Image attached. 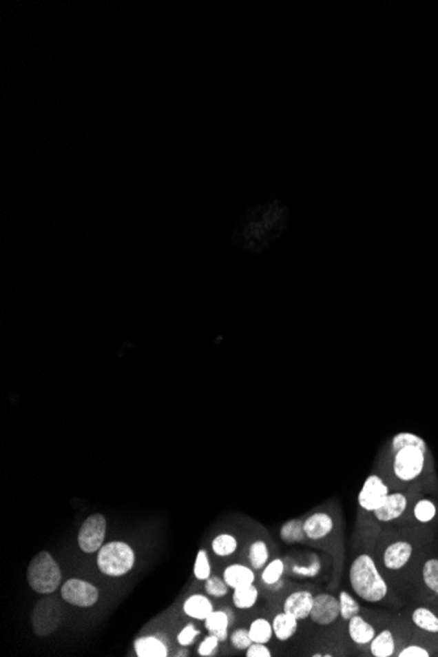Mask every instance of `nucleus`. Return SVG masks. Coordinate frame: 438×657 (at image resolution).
Instances as JSON below:
<instances>
[{
  "label": "nucleus",
  "mask_w": 438,
  "mask_h": 657,
  "mask_svg": "<svg viewBox=\"0 0 438 657\" xmlns=\"http://www.w3.org/2000/svg\"><path fill=\"white\" fill-rule=\"evenodd\" d=\"M349 583L357 596L370 604L382 601L388 592L384 577L368 554H362L353 560L349 569Z\"/></svg>",
  "instance_id": "1"
},
{
  "label": "nucleus",
  "mask_w": 438,
  "mask_h": 657,
  "mask_svg": "<svg viewBox=\"0 0 438 657\" xmlns=\"http://www.w3.org/2000/svg\"><path fill=\"white\" fill-rule=\"evenodd\" d=\"M27 578L34 592L50 594L59 588L62 572L53 555L48 551H41L28 565Z\"/></svg>",
  "instance_id": "2"
},
{
  "label": "nucleus",
  "mask_w": 438,
  "mask_h": 657,
  "mask_svg": "<svg viewBox=\"0 0 438 657\" xmlns=\"http://www.w3.org/2000/svg\"><path fill=\"white\" fill-rule=\"evenodd\" d=\"M136 564V552L125 542H110L97 554V567L101 574L120 577L129 574Z\"/></svg>",
  "instance_id": "3"
},
{
  "label": "nucleus",
  "mask_w": 438,
  "mask_h": 657,
  "mask_svg": "<svg viewBox=\"0 0 438 657\" xmlns=\"http://www.w3.org/2000/svg\"><path fill=\"white\" fill-rule=\"evenodd\" d=\"M62 620V606L53 593L46 594L33 609L32 625L37 636L53 634Z\"/></svg>",
  "instance_id": "4"
},
{
  "label": "nucleus",
  "mask_w": 438,
  "mask_h": 657,
  "mask_svg": "<svg viewBox=\"0 0 438 657\" xmlns=\"http://www.w3.org/2000/svg\"><path fill=\"white\" fill-rule=\"evenodd\" d=\"M425 452L416 446H406L399 449L394 458V472L397 479L411 482L424 469Z\"/></svg>",
  "instance_id": "5"
},
{
  "label": "nucleus",
  "mask_w": 438,
  "mask_h": 657,
  "mask_svg": "<svg viewBox=\"0 0 438 657\" xmlns=\"http://www.w3.org/2000/svg\"><path fill=\"white\" fill-rule=\"evenodd\" d=\"M107 533V520L103 514L90 516L81 527L78 545L85 554H94L103 547Z\"/></svg>",
  "instance_id": "6"
},
{
  "label": "nucleus",
  "mask_w": 438,
  "mask_h": 657,
  "mask_svg": "<svg viewBox=\"0 0 438 657\" xmlns=\"http://www.w3.org/2000/svg\"><path fill=\"white\" fill-rule=\"evenodd\" d=\"M61 596L67 604L78 607H91L98 600V590L88 581L81 578H70L62 585Z\"/></svg>",
  "instance_id": "7"
},
{
  "label": "nucleus",
  "mask_w": 438,
  "mask_h": 657,
  "mask_svg": "<svg viewBox=\"0 0 438 657\" xmlns=\"http://www.w3.org/2000/svg\"><path fill=\"white\" fill-rule=\"evenodd\" d=\"M388 487L378 475H370L358 494V504L366 512L378 509L388 496Z\"/></svg>",
  "instance_id": "8"
},
{
  "label": "nucleus",
  "mask_w": 438,
  "mask_h": 657,
  "mask_svg": "<svg viewBox=\"0 0 438 657\" xmlns=\"http://www.w3.org/2000/svg\"><path fill=\"white\" fill-rule=\"evenodd\" d=\"M340 617V601L328 593L314 596V605L310 618L319 626H329Z\"/></svg>",
  "instance_id": "9"
},
{
  "label": "nucleus",
  "mask_w": 438,
  "mask_h": 657,
  "mask_svg": "<svg viewBox=\"0 0 438 657\" xmlns=\"http://www.w3.org/2000/svg\"><path fill=\"white\" fill-rule=\"evenodd\" d=\"M314 605V596L309 590H298L289 596L284 603V611L298 620L310 617Z\"/></svg>",
  "instance_id": "10"
},
{
  "label": "nucleus",
  "mask_w": 438,
  "mask_h": 657,
  "mask_svg": "<svg viewBox=\"0 0 438 657\" xmlns=\"http://www.w3.org/2000/svg\"><path fill=\"white\" fill-rule=\"evenodd\" d=\"M407 497L403 494H388L384 504L374 510V517L381 523H390L399 518L407 509Z\"/></svg>",
  "instance_id": "11"
},
{
  "label": "nucleus",
  "mask_w": 438,
  "mask_h": 657,
  "mask_svg": "<svg viewBox=\"0 0 438 657\" xmlns=\"http://www.w3.org/2000/svg\"><path fill=\"white\" fill-rule=\"evenodd\" d=\"M411 543L406 540H399L390 545L384 554V564L387 569L397 571L410 562L412 556Z\"/></svg>",
  "instance_id": "12"
},
{
  "label": "nucleus",
  "mask_w": 438,
  "mask_h": 657,
  "mask_svg": "<svg viewBox=\"0 0 438 657\" xmlns=\"http://www.w3.org/2000/svg\"><path fill=\"white\" fill-rule=\"evenodd\" d=\"M303 529L309 539L319 540L326 538L333 530V520L327 513H314L303 523Z\"/></svg>",
  "instance_id": "13"
},
{
  "label": "nucleus",
  "mask_w": 438,
  "mask_h": 657,
  "mask_svg": "<svg viewBox=\"0 0 438 657\" xmlns=\"http://www.w3.org/2000/svg\"><path fill=\"white\" fill-rule=\"evenodd\" d=\"M348 631L351 639L356 644L365 645V644L371 643V640L375 638V629L370 625L365 618L361 617L357 614L355 617L349 619L348 625Z\"/></svg>",
  "instance_id": "14"
},
{
  "label": "nucleus",
  "mask_w": 438,
  "mask_h": 657,
  "mask_svg": "<svg viewBox=\"0 0 438 657\" xmlns=\"http://www.w3.org/2000/svg\"><path fill=\"white\" fill-rule=\"evenodd\" d=\"M223 578L230 588L236 589L244 585L253 584L255 574L252 569H249L243 564H231L225 569Z\"/></svg>",
  "instance_id": "15"
},
{
  "label": "nucleus",
  "mask_w": 438,
  "mask_h": 657,
  "mask_svg": "<svg viewBox=\"0 0 438 657\" xmlns=\"http://www.w3.org/2000/svg\"><path fill=\"white\" fill-rule=\"evenodd\" d=\"M213 611L211 601L202 594H193L184 603V613L193 619L205 620Z\"/></svg>",
  "instance_id": "16"
},
{
  "label": "nucleus",
  "mask_w": 438,
  "mask_h": 657,
  "mask_svg": "<svg viewBox=\"0 0 438 657\" xmlns=\"http://www.w3.org/2000/svg\"><path fill=\"white\" fill-rule=\"evenodd\" d=\"M134 648L139 657H165L168 655L167 645L155 636L139 638L134 643Z\"/></svg>",
  "instance_id": "17"
},
{
  "label": "nucleus",
  "mask_w": 438,
  "mask_h": 657,
  "mask_svg": "<svg viewBox=\"0 0 438 657\" xmlns=\"http://www.w3.org/2000/svg\"><path fill=\"white\" fill-rule=\"evenodd\" d=\"M272 626L274 636L281 642H286L298 630V619L284 611L274 617Z\"/></svg>",
  "instance_id": "18"
},
{
  "label": "nucleus",
  "mask_w": 438,
  "mask_h": 657,
  "mask_svg": "<svg viewBox=\"0 0 438 657\" xmlns=\"http://www.w3.org/2000/svg\"><path fill=\"white\" fill-rule=\"evenodd\" d=\"M229 626H230V619L229 614L225 611H213L209 617L205 619V627L209 634L217 636L219 642H225L229 638Z\"/></svg>",
  "instance_id": "19"
},
{
  "label": "nucleus",
  "mask_w": 438,
  "mask_h": 657,
  "mask_svg": "<svg viewBox=\"0 0 438 657\" xmlns=\"http://www.w3.org/2000/svg\"><path fill=\"white\" fill-rule=\"evenodd\" d=\"M370 651L374 657H390L395 652L394 635L390 630H384L375 635L370 643Z\"/></svg>",
  "instance_id": "20"
},
{
  "label": "nucleus",
  "mask_w": 438,
  "mask_h": 657,
  "mask_svg": "<svg viewBox=\"0 0 438 657\" xmlns=\"http://www.w3.org/2000/svg\"><path fill=\"white\" fill-rule=\"evenodd\" d=\"M258 598H259V592H258V588H256L253 584H249V585H244V587H240V588L233 589V605H235V607H238V609H242V610L251 609L252 606H255Z\"/></svg>",
  "instance_id": "21"
},
{
  "label": "nucleus",
  "mask_w": 438,
  "mask_h": 657,
  "mask_svg": "<svg viewBox=\"0 0 438 657\" xmlns=\"http://www.w3.org/2000/svg\"><path fill=\"white\" fill-rule=\"evenodd\" d=\"M249 635L253 643H269L274 635L273 626L264 618L255 619L249 626Z\"/></svg>",
  "instance_id": "22"
},
{
  "label": "nucleus",
  "mask_w": 438,
  "mask_h": 657,
  "mask_svg": "<svg viewBox=\"0 0 438 657\" xmlns=\"http://www.w3.org/2000/svg\"><path fill=\"white\" fill-rule=\"evenodd\" d=\"M413 623L426 632L438 634V617L426 607H417L412 614Z\"/></svg>",
  "instance_id": "23"
},
{
  "label": "nucleus",
  "mask_w": 438,
  "mask_h": 657,
  "mask_svg": "<svg viewBox=\"0 0 438 657\" xmlns=\"http://www.w3.org/2000/svg\"><path fill=\"white\" fill-rule=\"evenodd\" d=\"M280 536L286 543H298V542H302L307 538L301 520H290V521H288L281 527Z\"/></svg>",
  "instance_id": "24"
},
{
  "label": "nucleus",
  "mask_w": 438,
  "mask_h": 657,
  "mask_svg": "<svg viewBox=\"0 0 438 657\" xmlns=\"http://www.w3.org/2000/svg\"><path fill=\"white\" fill-rule=\"evenodd\" d=\"M211 549L218 556H230L238 549V540L230 534H219L213 539Z\"/></svg>",
  "instance_id": "25"
},
{
  "label": "nucleus",
  "mask_w": 438,
  "mask_h": 657,
  "mask_svg": "<svg viewBox=\"0 0 438 657\" xmlns=\"http://www.w3.org/2000/svg\"><path fill=\"white\" fill-rule=\"evenodd\" d=\"M269 559V551L265 542L256 540L249 547V563L253 569H261Z\"/></svg>",
  "instance_id": "26"
},
{
  "label": "nucleus",
  "mask_w": 438,
  "mask_h": 657,
  "mask_svg": "<svg viewBox=\"0 0 438 657\" xmlns=\"http://www.w3.org/2000/svg\"><path fill=\"white\" fill-rule=\"evenodd\" d=\"M339 601H340V617L344 620H348L357 614H359L361 607L359 604L355 600L353 596H351L348 592L342 590L339 594Z\"/></svg>",
  "instance_id": "27"
},
{
  "label": "nucleus",
  "mask_w": 438,
  "mask_h": 657,
  "mask_svg": "<svg viewBox=\"0 0 438 657\" xmlns=\"http://www.w3.org/2000/svg\"><path fill=\"white\" fill-rule=\"evenodd\" d=\"M406 446H416L420 447L423 452H426V443L421 437L413 433H399L393 440V450L397 453L399 449Z\"/></svg>",
  "instance_id": "28"
},
{
  "label": "nucleus",
  "mask_w": 438,
  "mask_h": 657,
  "mask_svg": "<svg viewBox=\"0 0 438 657\" xmlns=\"http://www.w3.org/2000/svg\"><path fill=\"white\" fill-rule=\"evenodd\" d=\"M284 569H285L284 562L281 559H274L264 568V571L261 574V578L267 585H274V584L280 583V578L282 577Z\"/></svg>",
  "instance_id": "29"
},
{
  "label": "nucleus",
  "mask_w": 438,
  "mask_h": 657,
  "mask_svg": "<svg viewBox=\"0 0 438 657\" xmlns=\"http://www.w3.org/2000/svg\"><path fill=\"white\" fill-rule=\"evenodd\" d=\"M425 585L438 596V559L426 560L423 568Z\"/></svg>",
  "instance_id": "30"
},
{
  "label": "nucleus",
  "mask_w": 438,
  "mask_h": 657,
  "mask_svg": "<svg viewBox=\"0 0 438 657\" xmlns=\"http://www.w3.org/2000/svg\"><path fill=\"white\" fill-rule=\"evenodd\" d=\"M413 513H415V517L417 518V521L426 523L432 521L436 517L437 510H436V505L430 500H420L415 505Z\"/></svg>",
  "instance_id": "31"
},
{
  "label": "nucleus",
  "mask_w": 438,
  "mask_h": 657,
  "mask_svg": "<svg viewBox=\"0 0 438 657\" xmlns=\"http://www.w3.org/2000/svg\"><path fill=\"white\" fill-rule=\"evenodd\" d=\"M210 574H211V567H210L209 555L205 550H200L194 562V576L198 580L205 581L210 577Z\"/></svg>",
  "instance_id": "32"
},
{
  "label": "nucleus",
  "mask_w": 438,
  "mask_h": 657,
  "mask_svg": "<svg viewBox=\"0 0 438 657\" xmlns=\"http://www.w3.org/2000/svg\"><path fill=\"white\" fill-rule=\"evenodd\" d=\"M205 590L209 596L220 598V597H225L227 594L229 585L226 584L225 578L210 576L207 580H205Z\"/></svg>",
  "instance_id": "33"
},
{
  "label": "nucleus",
  "mask_w": 438,
  "mask_h": 657,
  "mask_svg": "<svg viewBox=\"0 0 438 657\" xmlns=\"http://www.w3.org/2000/svg\"><path fill=\"white\" fill-rule=\"evenodd\" d=\"M230 640H231L233 648H236L239 651H243V649L247 651V648L253 643L252 639H251V635H249V630H246V629H239V630L233 631Z\"/></svg>",
  "instance_id": "34"
},
{
  "label": "nucleus",
  "mask_w": 438,
  "mask_h": 657,
  "mask_svg": "<svg viewBox=\"0 0 438 657\" xmlns=\"http://www.w3.org/2000/svg\"><path fill=\"white\" fill-rule=\"evenodd\" d=\"M219 639L217 636L214 635H209L206 636L205 639L201 642L200 647H198V654L200 656L207 657V656H214L218 651L219 647Z\"/></svg>",
  "instance_id": "35"
},
{
  "label": "nucleus",
  "mask_w": 438,
  "mask_h": 657,
  "mask_svg": "<svg viewBox=\"0 0 438 657\" xmlns=\"http://www.w3.org/2000/svg\"><path fill=\"white\" fill-rule=\"evenodd\" d=\"M198 635H200V631L197 630L193 625H188L180 631V634L178 635V644L182 645V647L191 645Z\"/></svg>",
  "instance_id": "36"
},
{
  "label": "nucleus",
  "mask_w": 438,
  "mask_h": 657,
  "mask_svg": "<svg viewBox=\"0 0 438 657\" xmlns=\"http://www.w3.org/2000/svg\"><path fill=\"white\" fill-rule=\"evenodd\" d=\"M247 657H271L272 652L265 644L252 643L247 648Z\"/></svg>",
  "instance_id": "37"
},
{
  "label": "nucleus",
  "mask_w": 438,
  "mask_h": 657,
  "mask_svg": "<svg viewBox=\"0 0 438 657\" xmlns=\"http://www.w3.org/2000/svg\"><path fill=\"white\" fill-rule=\"evenodd\" d=\"M399 657H429V652L420 647V645H410L407 648H404L403 651H400V654L397 655Z\"/></svg>",
  "instance_id": "38"
},
{
  "label": "nucleus",
  "mask_w": 438,
  "mask_h": 657,
  "mask_svg": "<svg viewBox=\"0 0 438 657\" xmlns=\"http://www.w3.org/2000/svg\"><path fill=\"white\" fill-rule=\"evenodd\" d=\"M293 569H294V572L298 574V575L309 577L316 576V575L319 574V571H320V563H319L317 560H315L310 567H298V565H294Z\"/></svg>",
  "instance_id": "39"
}]
</instances>
